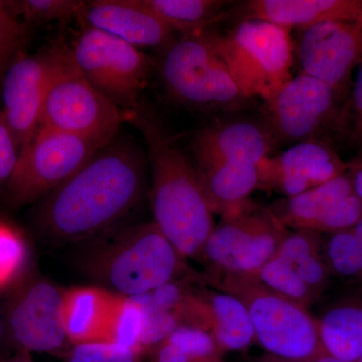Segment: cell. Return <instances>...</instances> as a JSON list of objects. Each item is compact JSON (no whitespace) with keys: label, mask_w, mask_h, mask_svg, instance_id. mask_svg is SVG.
<instances>
[{"label":"cell","mask_w":362,"mask_h":362,"mask_svg":"<svg viewBox=\"0 0 362 362\" xmlns=\"http://www.w3.org/2000/svg\"><path fill=\"white\" fill-rule=\"evenodd\" d=\"M145 161L133 143L113 141L40 199L35 225L54 244H82L120 226L141 202Z\"/></svg>","instance_id":"cell-1"},{"label":"cell","mask_w":362,"mask_h":362,"mask_svg":"<svg viewBox=\"0 0 362 362\" xmlns=\"http://www.w3.org/2000/svg\"><path fill=\"white\" fill-rule=\"evenodd\" d=\"M132 117L148 149L153 223L185 259L199 261L216 226V214L207 199L197 164L151 117L144 114Z\"/></svg>","instance_id":"cell-2"},{"label":"cell","mask_w":362,"mask_h":362,"mask_svg":"<svg viewBox=\"0 0 362 362\" xmlns=\"http://www.w3.org/2000/svg\"><path fill=\"white\" fill-rule=\"evenodd\" d=\"M153 221L119 226L81 244L80 271L113 294L137 297L197 275Z\"/></svg>","instance_id":"cell-3"},{"label":"cell","mask_w":362,"mask_h":362,"mask_svg":"<svg viewBox=\"0 0 362 362\" xmlns=\"http://www.w3.org/2000/svg\"><path fill=\"white\" fill-rule=\"evenodd\" d=\"M49 49L52 68L40 127L109 144L130 114L90 84L76 65L71 47L57 42Z\"/></svg>","instance_id":"cell-4"},{"label":"cell","mask_w":362,"mask_h":362,"mask_svg":"<svg viewBox=\"0 0 362 362\" xmlns=\"http://www.w3.org/2000/svg\"><path fill=\"white\" fill-rule=\"evenodd\" d=\"M199 261L206 284L226 278H252L277 252L285 228L270 207L249 199L221 214Z\"/></svg>","instance_id":"cell-5"},{"label":"cell","mask_w":362,"mask_h":362,"mask_svg":"<svg viewBox=\"0 0 362 362\" xmlns=\"http://www.w3.org/2000/svg\"><path fill=\"white\" fill-rule=\"evenodd\" d=\"M240 93L268 103L291 80L294 45L291 30L270 21L245 20L225 35L211 33Z\"/></svg>","instance_id":"cell-6"},{"label":"cell","mask_w":362,"mask_h":362,"mask_svg":"<svg viewBox=\"0 0 362 362\" xmlns=\"http://www.w3.org/2000/svg\"><path fill=\"white\" fill-rule=\"evenodd\" d=\"M206 285L230 293L245 304L256 343L267 356L307 362L326 356L315 317L304 307L271 291L254 278H226Z\"/></svg>","instance_id":"cell-7"},{"label":"cell","mask_w":362,"mask_h":362,"mask_svg":"<svg viewBox=\"0 0 362 362\" xmlns=\"http://www.w3.org/2000/svg\"><path fill=\"white\" fill-rule=\"evenodd\" d=\"M159 71L169 95L183 104L226 110L247 100L216 51L211 33L171 40L163 47Z\"/></svg>","instance_id":"cell-8"},{"label":"cell","mask_w":362,"mask_h":362,"mask_svg":"<svg viewBox=\"0 0 362 362\" xmlns=\"http://www.w3.org/2000/svg\"><path fill=\"white\" fill-rule=\"evenodd\" d=\"M64 293L49 279L26 272L2 305L4 337L18 350L63 356L71 347L64 328Z\"/></svg>","instance_id":"cell-9"},{"label":"cell","mask_w":362,"mask_h":362,"mask_svg":"<svg viewBox=\"0 0 362 362\" xmlns=\"http://www.w3.org/2000/svg\"><path fill=\"white\" fill-rule=\"evenodd\" d=\"M104 146L78 136L39 127L20 150L13 175L4 187L7 206L20 207L40 202Z\"/></svg>","instance_id":"cell-10"},{"label":"cell","mask_w":362,"mask_h":362,"mask_svg":"<svg viewBox=\"0 0 362 362\" xmlns=\"http://www.w3.org/2000/svg\"><path fill=\"white\" fill-rule=\"evenodd\" d=\"M71 49L86 78L120 108L136 103L153 66L140 49L88 25Z\"/></svg>","instance_id":"cell-11"},{"label":"cell","mask_w":362,"mask_h":362,"mask_svg":"<svg viewBox=\"0 0 362 362\" xmlns=\"http://www.w3.org/2000/svg\"><path fill=\"white\" fill-rule=\"evenodd\" d=\"M341 95L322 81L301 73L266 103L267 125L278 142L323 141L326 131L346 126V110L338 106Z\"/></svg>","instance_id":"cell-12"},{"label":"cell","mask_w":362,"mask_h":362,"mask_svg":"<svg viewBox=\"0 0 362 362\" xmlns=\"http://www.w3.org/2000/svg\"><path fill=\"white\" fill-rule=\"evenodd\" d=\"M269 207L287 230L320 235L350 230L362 218V202L347 171L303 194L279 199Z\"/></svg>","instance_id":"cell-13"},{"label":"cell","mask_w":362,"mask_h":362,"mask_svg":"<svg viewBox=\"0 0 362 362\" xmlns=\"http://www.w3.org/2000/svg\"><path fill=\"white\" fill-rule=\"evenodd\" d=\"M301 73L342 94L362 62V21H327L300 30Z\"/></svg>","instance_id":"cell-14"},{"label":"cell","mask_w":362,"mask_h":362,"mask_svg":"<svg viewBox=\"0 0 362 362\" xmlns=\"http://www.w3.org/2000/svg\"><path fill=\"white\" fill-rule=\"evenodd\" d=\"M259 189L292 197L335 180L347 170V162L325 141L293 144L258 164Z\"/></svg>","instance_id":"cell-15"},{"label":"cell","mask_w":362,"mask_h":362,"mask_svg":"<svg viewBox=\"0 0 362 362\" xmlns=\"http://www.w3.org/2000/svg\"><path fill=\"white\" fill-rule=\"evenodd\" d=\"M51 68L49 49L35 56L21 52L4 76L1 110L20 150L39 129Z\"/></svg>","instance_id":"cell-16"},{"label":"cell","mask_w":362,"mask_h":362,"mask_svg":"<svg viewBox=\"0 0 362 362\" xmlns=\"http://www.w3.org/2000/svg\"><path fill=\"white\" fill-rule=\"evenodd\" d=\"M278 141L267 123L251 120L216 122L202 128L192 141L197 168L218 163L259 164Z\"/></svg>","instance_id":"cell-17"},{"label":"cell","mask_w":362,"mask_h":362,"mask_svg":"<svg viewBox=\"0 0 362 362\" xmlns=\"http://www.w3.org/2000/svg\"><path fill=\"white\" fill-rule=\"evenodd\" d=\"M81 14L88 25L137 49L165 47L173 40L175 32L145 0H94Z\"/></svg>","instance_id":"cell-18"},{"label":"cell","mask_w":362,"mask_h":362,"mask_svg":"<svg viewBox=\"0 0 362 362\" xmlns=\"http://www.w3.org/2000/svg\"><path fill=\"white\" fill-rule=\"evenodd\" d=\"M240 21H270L302 28L327 21H362V0H252L243 4Z\"/></svg>","instance_id":"cell-19"},{"label":"cell","mask_w":362,"mask_h":362,"mask_svg":"<svg viewBox=\"0 0 362 362\" xmlns=\"http://www.w3.org/2000/svg\"><path fill=\"white\" fill-rule=\"evenodd\" d=\"M315 317L326 356L357 362L362 357V286L345 287Z\"/></svg>","instance_id":"cell-20"},{"label":"cell","mask_w":362,"mask_h":362,"mask_svg":"<svg viewBox=\"0 0 362 362\" xmlns=\"http://www.w3.org/2000/svg\"><path fill=\"white\" fill-rule=\"evenodd\" d=\"M116 294L98 286L65 289L63 321L71 346L104 342Z\"/></svg>","instance_id":"cell-21"},{"label":"cell","mask_w":362,"mask_h":362,"mask_svg":"<svg viewBox=\"0 0 362 362\" xmlns=\"http://www.w3.org/2000/svg\"><path fill=\"white\" fill-rule=\"evenodd\" d=\"M209 333L216 344L226 352H245L256 343L251 317L239 298L206 285L202 288Z\"/></svg>","instance_id":"cell-22"},{"label":"cell","mask_w":362,"mask_h":362,"mask_svg":"<svg viewBox=\"0 0 362 362\" xmlns=\"http://www.w3.org/2000/svg\"><path fill=\"white\" fill-rule=\"evenodd\" d=\"M322 239L320 233L289 230L275 254L294 271L316 303L330 291L334 282L324 261Z\"/></svg>","instance_id":"cell-23"},{"label":"cell","mask_w":362,"mask_h":362,"mask_svg":"<svg viewBox=\"0 0 362 362\" xmlns=\"http://www.w3.org/2000/svg\"><path fill=\"white\" fill-rule=\"evenodd\" d=\"M197 169L216 214L247 201L259 189L258 164L218 163Z\"/></svg>","instance_id":"cell-24"},{"label":"cell","mask_w":362,"mask_h":362,"mask_svg":"<svg viewBox=\"0 0 362 362\" xmlns=\"http://www.w3.org/2000/svg\"><path fill=\"white\" fill-rule=\"evenodd\" d=\"M173 30L183 35L206 32V28L221 20L228 1L220 0H145Z\"/></svg>","instance_id":"cell-25"},{"label":"cell","mask_w":362,"mask_h":362,"mask_svg":"<svg viewBox=\"0 0 362 362\" xmlns=\"http://www.w3.org/2000/svg\"><path fill=\"white\" fill-rule=\"evenodd\" d=\"M145 331L144 309L137 298L116 295L104 342L118 345L145 356Z\"/></svg>","instance_id":"cell-26"},{"label":"cell","mask_w":362,"mask_h":362,"mask_svg":"<svg viewBox=\"0 0 362 362\" xmlns=\"http://www.w3.org/2000/svg\"><path fill=\"white\" fill-rule=\"evenodd\" d=\"M322 254L333 280L345 287L362 286L358 245L351 228L323 235Z\"/></svg>","instance_id":"cell-27"},{"label":"cell","mask_w":362,"mask_h":362,"mask_svg":"<svg viewBox=\"0 0 362 362\" xmlns=\"http://www.w3.org/2000/svg\"><path fill=\"white\" fill-rule=\"evenodd\" d=\"M30 250L25 238L0 221V292L8 291L26 273Z\"/></svg>","instance_id":"cell-28"},{"label":"cell","mask_w":362,"mask_h":362,"mask_svg":"<svg viewBox=\"0 0 362 362\" xmlns=\"http://www.w3.org/2000/svg\"><path fill=\"white\" fill-rule=\"evenodd\" d=\"M259 284L309 310L315 299L299 277L283 259L274 256L255 277Z\"/></svg>","instance_id":"cell-29"},{"label":"cell","mask_w":362,"mask_h":362,"mask_svg":"<svg viewBox=\"0 0 362 362\" xmlns=\"http://www.w3.org/2000/svg\"><path fill=\"white\" fill-rule=\"evenodd\" d=\"M164 341L180 349L192 362H226L225 354L213 335L201 327L181 325Z\"/></svg>","instance_id":"cell-30"},{"label":"cell","mask_w":362,"mask_h":362,"mask_svg":"<svg viewBox=\"0 0 362 362\" xmlns=\"http://www.w3.org/2000/svg\"><path fill=\"white\" fill-rule=\"evenodd\" d=\"M18 18L30 23L66 21L82 13L85 2L78 0H16L6 1Z\"/></svg>","instance_id":"cell-31"},{"label":"cell","mask_w":362,"mask_h":362,"mask_svg":"<svg viewBox=\"0 0 362 362\" xmlns=\"http://www.w3.org/2000/svg\"><path fill=\"white\" fill-rule=\"evenodd\" d=\"M28 37V26L0 1V77L21 54Z\"/></svg>","instance_id":"cell-32"},{"label":"cell","mask_w":362,"mask_h":362,"mask_svg":"<svg viewBox=\"0 0 362 362\" xmlns=\"http://www.w3.org/2000/svg\"><path fill=\"white\" fill-rule=\"evenodd\" d=\"M63 357L65 362H148L142 354L106 342L75 345Z\"/></svg>","instance_id":"cell-33"},{"label":"cell","mask_w":362,"mask_h":362,"mask_svg":"<svg viewBox=\"0 0 362 362\" xmlns=\"http://www.w3.org/2000/svg\"><path fill=\"white\" fill-rule=\"evenodd\" d=\"M18 153L20 149L0 109V188L6 187L11 180L18 162Z\"/></svg>","instance_id":"cell-34"},{"label":"cell","mask_w":362,"mask_h":362,"mask_svg":"<svg viewBox=\"0 0 362 362\" xmlns=\"http://www.w3.org/2000/svg\"><path fill=\"white\" fill-rule=\"evenodd\" d=\"M358 66L349 106L346 109V127H349L350 141L362 147V62Z\"/></svg>","instance_id":"cell-35"},{"label":"cell","mask_w":362,"mask_h":362,"mask_svg":"<svg viewBox=\"0 0 362 362\" xmlns=\"http://www.w3.org/2000/svg\"><path fill=\"white\" fill-rule=\"evenodd\" d=\"M347 173L354 185V192L362 202V147L351 160L347 162Z\"/></svg>","instance_id":"cell-36"},{"label":"cell","mask_w":362,"mask_h":362,"mask_svg":"<svg viewBox=\"0 0 362 362\" xmlns=\"http://www.w3.org/2000/svg\"><path fill=\"white\" fill-rule=\"evenodd\" d=\"M0 362H33L32 354L23 350H18L13 356L0 358Z\"/></svg>","instance_id":"cell-37"},{"label":"cell","mask_w":362,"mask_h":362,"mask_svg":"<svg viewBox=\"0 0 362 362\" xmlns=\"http://www.w3.org/2000/svg\"><path fill=\"white\" fill-rule=\"evenodd\" d=\"M356 235L357 245H358L359 258H361V280H362V218L354 228H351Z\"/></svg>","instance_id":"cell-38"},{"label":"cell","mask_w":362,"mask_h":362,"mask_svg":"<svg viewBox=\"0 0 362 362\" xmlns=\"http://www.w3.org/2000/svg\"><path fill=\"white\" fill-rule=\"evenodd\" d=\"M261 362H285V361H277V359L272 358V357L265 356L263 359H262ZM307 362H349V361H340V359L334 358V357H331L328 356H323L318 357V358L313 359V361H307Z\"/></svg>","instance_id":"cell-39"},{"label":"cell","mask_w":362,"mask_h":362,"mask_svg":"<svg viewBox=\"0 0 362 362\" xmlns=\"http://www.w3.org/2000/svg\"><path fill=\"white\" fill-rule=\"evenodd\" d=\"M4 337V325H2L1 318H0V341H1V339Z\"/></svg>","instance_id":"cell-40"},{"label":"cell","mask_w":362,"mask_h":362,"mask_svg":"<svg viewBox=\"0 0 362 362\" xmlns=\"http://www.w3.org/2000/svg\"><path fill=\"white\" fill-rule=\"evenodd\" d=\"M357 362H362V357H361V359H359V361H357Z\"/></svg>","instance_id":"cell-41"},{"label":"cell","mask_w":362,"mask_h":362,"mask_svg":"<svg viewBox=\"0 0 362 362\" xmlns=\"http://www.w3.org/2000/svg\"><path fill=\"white\" fill-rule=\"evenodd\" d=\"M259 362H261V361H259Z\"/></svg>","instance_id":"cell-42"}]
</instances>
